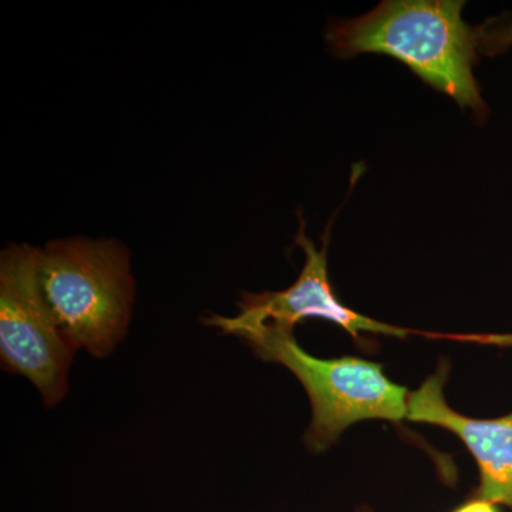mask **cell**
Segmentation results:
<instances>
[{"label":"cell","mask_w":512,"mask_h":512,"mask_svg":"<svg viewBox=\"0 0 512 512\" xmlns=\"http://www.w3.org/2000/svg\"><path fill=\"white\" fill-rule=\"evenodd\" d=\"M463 8L460 0H386L360 18L339 22L328 40L340 56L394 57L424 83L484 119L487 106L473 72L483 40L464 22Z\"/></svg>","instance_id":"1"},{"label":"cell","mask_w":512,"mask_h":512,"mask_svg":"<svg viewBox=\"0 0 512 512\" xmlns=\"http://www.w3.org/2000/svg\"><path fill=\"white\" fill-rule=\"evenodd\" d=\"M40 285L76 352L103 359L126 336L134 286L128 249L114 239L72 238L40 249Z\"/></svg>","instance_id":"2"},{"label":"cell","mask_w":512,"mask_h":512,"mask_svg":"<svg viewBox=\"0 0 512 512\" xmlns=\"http://www.w3.org/2000/svg\"><path fill=\"white\" fill-rule=\"evenodd\" d=\"M241 339L261 359L286 367L308 393L312 420L303 440L311 453L328 450L357 421L407 420L412 392L384 375L379 363L352 356L320 359L299 346L293 330L274 326L251 330Z\"/></svg>","instance_id":"3"},{"label":"cell","mask_w":512,"mask_h":512,"mask_svg":"<svg viewBox=\"0 0 512 512\" xmlns=\"http://www.w3.org/2000/svg\"><path fill=\"white\" fill-rule=\"evenodd\" d=\"M76 350L64 338L40 285V249L9 245L0 255V363L28 379L47 409L69 392Z\"/></svg>","instance_id":"4"},{"label":"cell","mask_w":512,"mask_h":512,"mask_svg":"<svg viewBox=\"0 0 512 512\" xmlns=\"http://www.w3.org/2000/svg\"><path fill=\"white\" fill-rule=\"evenodd\" d=\"M295 244L302 248L305 264L301 275L289 288L278 292L244 293L238 303L237 316L224 318L211 315L204 322L238 338L265 326L293 330L301 320L309 318L329 320L345 329L353 339H359L363 333L400 339L416 333L414 330L367 318L339 301L328 275L329 231L323 239L322 248L318 249L306 237L305 224L301 221Z\"/></svg>","instance_id":"5"},{"label":"cell","mask_w":512,"mask_h":512,"mask_svg":"<svg viewBox=\"0 0 512 512\" xmlns=\"http://www.w3.org/2000/svg\"><path fill=\"white\" fill-rule=\"evenodd\" d=\"M447 379L448 363L441 362L439 369L410 393L407 420L456 434L476 458L480 471L474 497L512 511V413L483 420L456 412L444 396Z\"/></svg>","instance_id":"6"},{"label":"cell","mask_w":512,"mask_h":512,"mask_svg":"<svg viewBox=\"0 0 512 512\" xmlns=\"http://www.w3.org/2000/svg\"><path fill=\"white\" fill-rule=\"evenodd\" d=\"M453 512H500L498 505L485 501L483 498L471 497Z\"/></svg>","instance_id":"7"},{"label":"cell","mask_w":512,"mask_h":512,"mask_svg":"<svg viewBox=\"0 0 512 512\" xmlns=\"http://www.w3.org/2000/svg\"><path fill=\"white\" fill-rule=\"evenodd\" d=\"M488 43L491 45V52H500V50L507 49L508 46L512 45V26L504 29L500 35L491 36Z\"/></svg>","instance_id":"8"},{"label":"cell","mask_w":512,"mask_h":512,"mask_svg":"<svg viewBox=\"0 0 512 512\" xmlns=\"http://www.w3.org/2000/svg\"><path fill=\"white\" fill-rule=\"evenodd\" d=\"M352 512H375V511H373V508H370L369 505H360V507H357L356 510H353Z\"/></svg>","instance_id":"9"}]
</instances>
